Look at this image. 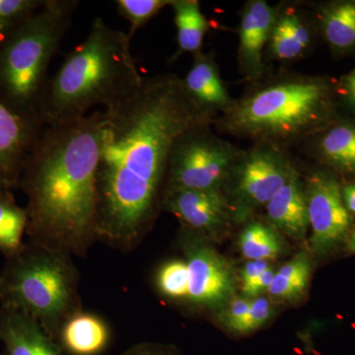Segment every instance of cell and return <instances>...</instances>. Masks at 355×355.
<instances>
[{"label": "cell", "mask_w": 355, "mask_h": 355, "mask_svg": "<svg viewBox=\"0 0 355 355\" xmlns=\"http://www.w3.org/2000/svg\"><path fill=\"white\" fill-rule=\"evenodd\" d=\"M210 121L174 74L144 77L132 94L102 112L97 239L135 248L163 205L178 139Z\"/></svg>", "instance_id": "obj_1"}, {"label": "cell", "mask_w": 355, "mask_h": 355, "mask_svg": "<svg viewBox=\"0 0 355 355\" xmlns=\"http://www.w3.org/2000/svg\"><path fill=\"white\" fill-rule=\"evenodd\" d=\"M101 113L44 127L18 184L27 197L29 240L69 256H85L97 239Z\"/></svg>", "instance_id": "obj_2"}, {"label": "cell", "mask_w": 355, "mask_h": 355, "mask_svg": "<svg viewBox=\"0 0 355 355\" xmlns=\"http://www.w3.org/2000/svg\"><path fill=\"white\" fill-rule=\"evenodd\" d=\"M130 44L128 33L95 18L85 41L70 51L49 79L40 106L44 127L81 120L93 107L107 109L132 94L144 77Z\"/></svg>", "instance_id": "obj_3"}, {"label": "cell", "mask_w": 355, "mask_h": 355, "mask_svg": "<svg viewBox=\"0 0 355 355\" xmlns=\"http://www.w3.org/2000/svg\"><path fill=\"white\" fill-rule=\"evenodd\" d=\"M78 4L76 0H46L0 46V98L23 118L43 125L40 106L50 79L49 67Z\"/></svg>", "instance_id": "obj_4"}, {"label": "cell", "mask_w": 355, "mask_h": 355, "mask_svg": "<svg viewBox=\"0 0 355 355\" xmlns=\"http://www.w3.org/2000/svg\"><path fill=\"white\" fill-rule=\"evenodd\" d=\"M6 259L0 306L29 315L58 342L65 322L83 310L71 256L29 240Z\"/></svg>", "instance_id": "obj_5"}, {"label": "cell", "mask_w": 355, "mask_h": 355, "mask_svg": "<svg viewBox=\"0 0 355 355\" xmlns=\"http://www.w3.org/2000/svg\"><path fill=\"white\" fill-rule=\"evenodd\" d=\"M326 91L323 84L302 78L268 86L230 107L224 125L261 140L301 137L323 118Z\"/></svg>", "instance_id": "obj_6"}, {"label": "cell", "mask_w": 355, "mask_h": 355, "mask_svg": "<svg viewBox=\"0 0 355 355\" xmlns=\"http://www.w3.org/2000/svg\"><path fill=\"white\" fill-rule=\"evenodd\" d=\"M207 125L193 128L180 137L173 148L165 193L175 190L218 191L230 176L236 153L214 139Z\"/></svg>", "instance_id": "obj_7"}, {"label": "cell", "mask_w": 355, "mask_h": 355, "mask_svg": "<svg viewBox=\"0 0 355 355\" xmlns=\"http://www.w3.org/2000/svg\"><path fill=\"white\" fill-rule=\"evenodd\" d=\"M294 170L277 147L261 146L245 154L231 171L236 218L243 220L254 209L266 207Z\"/></svg>", "instance_id": "obj_8"}, {"label": "cell", "mask_w": 355, "mask_h": 355, "mask_svg": "<svg viewBox=\"0 0 355 355\" xmlns=\"http://www.w3.org/2000/svg\"><path fill=\"white\" fill-rule=\"evenodd\" d=\"M308 220L312 235L311 246L316 254H324L347 235L350 225L349 210L335 178L315 173L304 187Z\"/></svg>", "instance_id": "obj_9"}, {"label": "cell", "mask_w": 355, "mask_h": 355, "mask_svg": "<svg viewBox=\"0 0 355 355\" xmlns=\"http://www.w3.org/2000/svg\"><path fill=\"white\" fill-rule=\"evenodd\" d=\"M184 247L189 268L186 300L198 307L218 309L234 296L235 277L227 261L198 239Z\"/></svg>", "instance_id": "obj_10"}, {"label": "cell", "mask_w": 355, "mask_h": 355, "mask_svg": "<svg viewBox=\"0 0 355 355\" xmlns=\"http://www.w3.org/2000/svg\"><path fill=\"white\" fill-rule=\"evenodd\" d=\"M44 128L15 113L0 98V183L8 190L19 184L26 158Z\"/></svg>", "instance_id": "obj_11"}, {"label": "cell", "mask_w": 355, "mask_h": 355, "mask_svg": "<svg viewBox=\"0 0 355 355\" xmlns=\"http://www.w3.org/2000/svg\"><path fill=\"white\" fill-rule=\"evenodd\" d=\"M163 205L191 230L214 236L227 223L229 205L221 190H175L165 193Z\"/></svg>", "instance_id": "obj_12"}, {"label": "cell", "mask_w": 355, "mask_h": 355, "mask_svg": "<svg viewBox=\"0 0 355 355\" xmlns=\"http://www.w3.org/2000/svg\"><path fill=\"white\" fill-rule=\"evenodd\" d=\"M0 340L3 355H67L36 320L7 306H0Z\"/></svg>", "instance_id": "obj_13"}, {"label": "cell", "mask_w": 355, "mask_h": 355, "mask_svg": "<svg viewBox=\"0 0 355 355\" xmlns=\"http://www.w3.org/2000/svg\"><path fill=\"white\" fill-rule=\"evenodd\" d=\"M277 12L263 0L248 3L240 25L239 55L245 73L256 78L263 70V51L270 40Z\"/></svg>", "instance_id": "obj_14"}, {"label": "cell", "mask_w": 355, "mask_h": 355, "mask_svg": "<svg viewBox=\"0 0 355 355\" xmlns=\"http://www.w3.org/2000/svg\"><path fill=\"white\" fill-rule=\"evenodd\" d=\"M273 227L295 239H304L309 227L305 189L294 170L286 184L266 205Z\"/></svg>", "instance_id": "obj_15"}, {"label": "cell", "mask_w": 355, "mask_h": 355, "mask_svg": "<svg viewBox=\"0 0 355 355\" xmlns=\"http://www.w3.org/2000/svg\"><path fill=\"white\" fill-rule=\"evenodd\" d=\"M111 333L101 318L83 310L69 318L58 335L67 355H100L108 347Z\"/></svg>", "instance_id": "obj_16"}, {"label": "cell", "mask_w": 355, "mask_h": 355, "mask_svg": "<svg viewBox=\"0 0 355 355\" xmlns=\"http://www.w3.org/2000/svg\"><path fill=\"white\" fill-rule=\"evenodd\" d=\"M189 95L198 106L211 114L220 109H229V98L212 60L202 53L196 55L193 67L183 80Z\"/></svg>", "instance_id": "obj_17"}, {"label": "cell", "mask_w": 355, "mask_h": 355, "mask_svg": "<svg viewBox=\"0 0 355 355\" xmlns=\"http://www.w3.org/2000/svg\"><path fill=\"white\" fill-rule=\"evenodd\" d=\"M171 6L177 27L178 51L175 58L184 53L198 55L209 27L200 3L195 0H173Z\"/></svg>", "instance_id": "obj_18"}, {"label": "cell", "mask_w": 355, "mask_h": 355, "mask_svg": "<svg viewBox=\"0 0 355 355\" xmlns=\"http://www.w3.org/2000/svg\"><path fill=\"white\" fill-rule=\"evenodd\" d=\"M268 42L273 57L282 60H294L307 48L310 34L297 15L282 14L275 20Z\"/></svg>", "instance_id": "obj_19"}, {"label": "cell", "mask_w": 355, "mask_h": 355, "mask_svg": "<svg viewBox=\"0 0 355 355\" xmlns=\"http://www.w3.org/2000/svg\"><path fill=\"white\" fill-rule=\"evenodd\" d=\"M312 272V263L305 253H299L275 272L268 293L282 301H293L302 296Z\"/></svg>", "instance_id": "obj_20"}, {"label": "cell", "mask_w": 355, "mask_h": 355, "mask_svg": "<svg viewBox=\"0 0 355 355\" xmlns=\"http://www.w3.org/2000/svg\"><path fill=\"white\" fill-rule=\"evenodd\" d=\"M27 223V212L17 205L11 191H0V252L6 258L24 244Z\"/></svg>", "instance_id": "obj_21"}, {"label": "cell", "mask_w": 355, "mask_h": 355, "mask_svg": "<svg viewBox=\"0 0 355 355\" xmlns=\"http://www.w3.org/2000/svg\"><path fill=\"white\" fill-rule=\"evenodd\" d=\"M239 247L243 256L250 261L272 260L282 251L279 235L261 222H253L242 231Z\"/></svg>", "instance_id": "obj_22"}, {"label": "cell", "mask_w": 355, "mask_h": 355, "mask_svg": "<svg viewBox=\"0 0 355 355\" xmlns=\"http://www.w3.org/2000/svg\"><path fill=\"white\" fill-rule=\"evenodd\" d=\"M324 36L329 43L340 49L355 44V4L352 2L336 4L324 12Z\"/></svg>", "instance_id": "obj_23"}, {"label": "cell", "mask_w": 355, "mask_h": 355, "mask_svg": "<svg viewBox=\"0 0 355 355\" xmlns=\"http://www.w3.org/2000/svg\"><path fill=\"white\" fill-rule=\"evenodd\" d=\"M322 153L334 164L355 171V127L342 125L331 128L321 142Z\"/></svg>", "instance_id": "obj_24"}, {"label": "cell", "mask_w": 355, "mask_h": 355, "mask_svg": "<svg viewBox=\"0 0 355 355\" xmlns=\"http://www.w3.org/2000/svg\"><path fill=\"white\" fill-rule=\"evenodd\" d=\"M158 291L166 298L186 300L189 289V268L184 260L167 261L156 275Z\"/></svg>", "instance_id": "obj_25"}, {"label": "cell", "mask_w": 355, "mask_h": 355, "mask_svg": "<svg viewBox=\"0 0 355 355\" xmlns=\"http://www.w3.org/2000/svg\"><path fill=\"white\" fill-rule=\"evenodd\" d=\"M46 0H0V46Z\"/></svg>", "instance_id": "obj_26"}, {"label": "cell", "mask_w": 355, "mask_h": 355, "mask_svg": "<svg viewBox=\"0 0 355 355\" xmlns=\"http://www.w3.org/2000/svg\"><path fill=\"white\" fill-rule=\"evenodd\" d=\"M172 0H116L118 12L130 23L128 37L132 40L135 32L146 25L164 7L171 6Z\"/></svg>", "instance_id": "obj_27"}, {"label": "cell", "mask_w": 355, "mask_h": 355, "mask_svg": "<svg viewBox=\"0 0 355 355\" xmlns=\"http://www.w3.org/2000/svg\"><path fill=\"white\" fill-rule=\"evenodd\" d=\"M273 307L270 299L258 296L252 298L251 307L234 331L237 335H246L261 328L272 318Z\"/></svg>", "instance_id": "obj_28"}, {"label": "cell", "mask_w": 355, "mask_h": 355, "mask_svg": "<svg viewBox=\"0 0 355 355\" xmlns=\"http://www.w3.org/2000/svg\"><path fill=\"white\" fill-rule=\"evenodd\" d=\"M251 302L252 298L247 297V296H233L223 306V310H222L221 314H219L221 324L229 331L234 333L238 324L249 312Z\"/></svg>", "instance_id": "obj_29"}, {"label": "cell", "mask_w": 355, "mask_h": 355, "mask_svg": "<svg viewBox=\"0 0 355 355\" xmlns=\"http://www.w3.org/2000/svg\"><path fill=\"white\" fill-rule=\"evenodd\" d=\"M275 272H277V270H275V266L272 265L265 272L261 273L260 277L248 282L246 284H243L241 286L243 295L254 298L258 297L263 292L268 291L270 284H272Z\"/></svg>", "instance_id": "obj_30"}, {"label": "cell", "mask_w": 355, "mask_h": 355, "mask_svg": "<svg viewBox=\"0 0 355 355\" xmlns=\"http://www.w3.org/2000/svg\"><path fill=\"white\" fill-rule=\"evenodd\" d=\"M120 355H179L173 347L153 343H140L128 347Z\"/></svg>", "instance_id": "obj_31"}, {"label": "cell", "mask_w": 355, "mask_h": 355, "mask_svg": "<svg viewBox=\"0 0 355 355\" xmlns=\"http://www.w3.org/2000/svg\"><path fill=\"white\" fill-rule=\"evenodd\" d=\"M270 266L272 265H270L268 261L257 260L248 261L246 265L243 266L241 270H240L241 286L260 277L261 273L265 272Z\"/></svg>", "instance_id": "obj_32"}, {"label": "cell", "mask_w": 355, "mask_h": 355, "mask_svg": "<svg viewBox=\"0 0 355 355\" xmlns=\"http://www.w3.org/2000/svg\"><path fill=\"white\" fill-rule=\"evenodd\" d=\"M343 200L347 209L355 214V184L343 189Z\"/></svg>", "instance_id": "obj_33"}, {"label": "cell", "mask_w": 355, "mask_h": 355, "mask_svg": "<svg viewBox=\"0 0 355 355\" xmlns=\"http://www.w3.org/2000/svg\"><path fill=\"white\" fill-rule=\"evenodd\" d=\"M349 90L352 99L355 102V71L349 79Z\"/></svg>", "instance_id": "obj_34"}, {"label": "cell", "mask_w": 355, "mask_h": 355, "mask_svg": "<svg viewBox=\"0 0 355 355\" xmlns=\"http://www.w3.org/2000/svg\"><path fill=\"white\" fill-rule=\"evenodd\" d=\"M349 249L352 250V252H355V229L354 232H352V237H350Z\"/></svg>", "instance_id": "obj_35"}, {"label": "cell", "mask_w": 355, "mask_h": 355, "mask_svg": "<svg viewBox=\"0 0 355 355\" xmlns=\"http://www.w3.org/2000/svg\"><path fill=\"white\" fill-rule=\"evenodd\" d=\"M3 190H8V189H7L6 186H3V184L0 183V191H3Z\"/></svg>", "instance_id": "obj_36"}]
</instances>
